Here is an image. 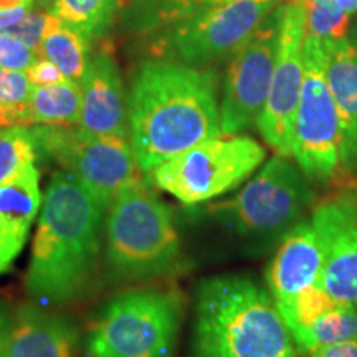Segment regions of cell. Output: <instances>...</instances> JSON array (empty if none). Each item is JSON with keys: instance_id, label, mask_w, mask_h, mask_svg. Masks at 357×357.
Returning a JSON list of instances; mask_svg holds the SVG:
<instances>
[{"instance_id": "obj_1", "label": "cell", "mask_w": 357, "mask_h": 357, "mask_svg": "<svg viewBox=\"0 0 357 357\" xmlns=\"http://www.w3.org/2000/svg\"><path fill=\"white\" fill-rule=\"evenodd\" d=\"M128 126L146 176L192 146L222 136L217 73L164 58L146 61L129 88Z\"/></svg>"}, {"instance_id": "obj_2", "label": "cell", "mask_w": 357, "mask_h": 357, "mask_svg": "<svg viewBox=\"0 0 357 357\" xmlns=\"http://www.w3.org/2000/svg\"><path fill=\"white\" fill-rule=\"evenodd\" d=\"M106 205L66 171L53 174L42 199L25 288L40 305L82 298L101 258Z\"/></svg>"}, {"instance_id": "obj_3", "label": "cell", "mask_w": 357, "mask_h": 357, "mask_svg": "<svg viewBox=\"0 0 357 357\" xmlns=\"http://www.w3.org/2000/svg\"><path fill=\"white\" fill-rule=\"evenodd\" d=\"M192 349L195 357H300L273 296L247 275L199 284Z\"/></svg>"}, {"instance_id": "obj_4", "label": "cell", "mask_w": 357, "mask_h": 357, "mask_svg": "<svg viewBox=\"0 0 357 357\" xmlns=\"http://www.w3.org/2000/svg\"><path fill=\"white\" fill-rule=\"evenodd\" d=\"M105 260L118 280H151L182 266L172 211L147 184L123 190L105 215Z\"/></svg>"}, {"instance_id": "obj_5", "label": "cell", "mask_w": 357, "mask_h": 357, "mask_svg": "<svg viewBox=\"0 0 357 357\" xmlns=\"http://www.w3.org/2000/svg\"><path fill=\"white\" fill-rule=\"evenodd\" d=\"M182 324V301L171 289L137 288L102 307L86 349L89 357H171Z\"/></svg>"}, {"instance_id": "obj_6", "label": "cell", "mask_w": 357, "mask_h": 357, "mask_svg": "<svg viewBox=\"0 0 357 357\" xmlns=\"http://www.w3.org/2000/svg\"><path fill=\"white\" fill-rule=\"evenodd\" d=\"M314 200L311 182L296 162L276 154L242 190L213 211L247 242L268 245L303 220Z\"/></svg>"}, {"instance_id": "obj_7", "label": "cell", "mask_w": 357, "mask_h": 357, "mask_svg": "<svg viewBox=\"0 0 357 357\" xmlns=\"http://www.w3.org/2000/svg\"><path fill=\"white\" fill-rule=\"evenodd\" d=\"M265 159L266 149L253 137L222 134L174 155L147 177L178 202L197 205L242 185Z\"/></svg>"}, {"instance_id": "obj_8", "label": "cell", "mask_w": 357, "mask_h": 357, "mask_svg": "<svg viewBox=\"0 0 357 357\" xmlns=\"http://www.w3.org/2000/svg\"><path fill=\"white\" fill-rule=\"evenodd\" d=\"M37 154L77 177L95 197L108 205L129 187L146 184L129 137L95 136L78 126L32 128Z\"/></svg>"}, {"instance_id": "obj_9", "label": "cell", "mask_w": 357, "mask_h": 357, "mask_svg": "<svg viewBox=\"0 0 357 357\" xmlns=\"http://www.w3.org/2000/svg\"><path fill=\"white\" fill-rule=\"evenodd\" d=\"M305 77L293 128L291 155L314 185L342 184L341 126L328 78L323 42L306 33Z\"/></svg>"}, {"instance_id": "obj_10", "label": "cell", "mask_w": 357, "mask_h": 357, "mask_svg": "<svg viewBox=\"0 0 357 357\" xmlns=\"http://www.w3.org/2000/svg\"><path fill=\"white\" fill-rule=\"evenodd\" d=\"M283 0H230L167 26L154 50L164 60L207 66L234 56Z\"/></svg>"}, {"instance_id": "obj_11", "label": "cell", "mask_w": 357, "mask_h": 357, "mask_svg": "<svg viewBox=\"0 0 357 357\" xmlns=\"http://www.w3.org/2000/svg\"><path fill=\"white\" fill-rule=\"evenodd\" d=\"M284 2L231 56L220 102V129L234 136L257 126L276 63Z\"/></svg>"}, {"instance_id": "obj_12", "label": "cell", "mask_w": 357, "mask_h": 357, "mask_svg": "<svg viewBox=\"0 0 357 357\" xmlns=\"http://www.w3.org/2000/svg\"><path fill=\"white\" fill-rule=\"evenodd\" d=\"M305 8L298 0H291L284 3L273 77L257 121L258 131L266 144L284 158H291L294 118L305 77Z\"/></svg>"}, {"instance_id": "obj_13", "label": "cell", "mask_w": 357, "mask_h": 357, "mask_svg": "<svg viewBox=\"0 0 357 357\" xmlns=\"http://www.w3.org/2000/svg\"><path fill=\"white\" fill-rule=\"evenodd\" d=\"M311 222L324 252L318 284L336 301L357 307V197L339 194L321 200Z\"/></svg>"}, {"instance_id": "obj_14", "label": "cell", "mask_w": 357, "mask_h": 357, "mask_svg": "<svg viewBox=\"0 0 357 357\" xmlns=\"http://www.w3.org/2000/svg\"><path fill=\"white\" fill-rule=\"evenodd\" d=\"M79 88L82 113L77 126L95 136L129 137L126 89L119 66L109 53L89 56Z\"/></svg>"}, {"instance_id": "obj_15", "label": "cell", "mask_w": 357, "mask_h": 357, "mask_svg": "<svg viewBox=\"0 0 357 357\" xmlns=\"http://www.w3.org/2000/svg\"><path fill=\"white\" fill-rule=\"evenodd\" d=\"M324 263L321 238L311 218H303L280 238L266 266V287L275 303H284L318 283Z\"/></svg>"}, {"instance_id": "obj_16", "label": "cell", "mask_w": 357, "mask_h": 357, "mask_svg": "<svg viewBox=\"0 0 357 357\" xmlns=\"http://www.w3.org/2000/svg\"><path fill=\"white\" fill-rule=\"evenodd\" d=\"M42 199L35 162L0 184V276L10 270L24 252Z\"/></svg>"}, {"instance_id": "obj_17", "label": "cell", "mask_w": 357, "mask_h": 357, "mask_svg": "<svg viewBox=\"0 0 357 357\" xmlns=\"http://www.w3.org/2000/svg\"><path fill=\"white\" fill-rule=\"evenodd\" d=\"M326 78L341 126L342 184L357 178V45L349 38L323 42Z\"/></svg>"}, {"instance_id": "obj_18", "label": "cell", "mask_w": 357, "mask_h": 357, "mask_svg": "<svg viewBox=\"0 0 357 357\" xmlns=\"http://www.w3.org/2000/svg\"><path fill=\"white\" fill-rule=\"evenodd\" d=\"M78 337L77 326L68 318L24 305L10 316L3 357H75Z\"/></svg>"}, {"instance_id": "obj_19", "label": "cell", "mask_w": 357, "mask_h": 357, "mask_svg": "<svg viewBox=\"0 0 357 357\" xmlns=\"http://www.w3.org/2000/svg\"><path fill=\"white\" fill-rule=\"evenodd\" d=\"M25 123L75 126L82 113V88L79 83L63 79L47 86H35L24 105Z\"/></svg>"}, {"instance_id": "obj_20", "label": "cell", "mask_w": 357, "mask_h": 357, "mask_svg": "<svg viewBox=\"0 0 357 357\" xmlns=\"http://www.w3.org/2000/svg\"><path fill=\"white\" fill-rule=\"evenodd\" d=\"M89 38L65 25L55 13H50L45 29L40 56L50 60L70 82L79 83L89 61Z\"/></svg>"}, {"instance_id": "obj_21", "label": "cell", "mask_w": 357, "mask_h": 357, "mask_svg": "<svg viewBox=\"0 0 357 357\" xmlns=\"http://www.w3.org/2000/svg\"><path fill=\"white\" fill-rule=\"evenodd\" d=\"M225 2L230 0H136L123 7L124 20L132 32H155Z\"/></svg>"}, {"instance_id": "obj_22", "label": "cell", "mask_w": 357, "mask_h": 357, "mask_svg": "<svg viewBox=\"0 0 357 357\" xmlns=\"http://www.w3.org/2000/svg\"><path fill=\"white\" fill-rule=\"evenodd\" d=\"M121 10L119 0H55L52 12L86 38L105 35Z\"/></svg>"}, {"instance_id": "obj_23", "label": "cell", "mask_w": 357, "mask_h": 357, "mask_svg": "<svg viewBox=\"0 0 357 357\" xmlns=\"http://www.w3.org/2000/svg\"><path fill=\"white\" fill-rule=\"evenodd\" d=\"M349 339H357V307L341 303L334 310L321 316L294 342L301 356L316 347L349 341Z\"/></svg>"}, {"instance_id": "obj_24", "label": "cell", "mask_w": 357, "mask_h": 357, "mask_svg": "<svg viewBox=\"0 0 357 357\" xmlns=\"http://www.w3.org/2000/svg\"><path fill=\"white\" fill-rule=\"evenodd\" d=\"M341 303L334 300L323 287L318 283L311 284L310 288L303 289L300 294L291 298L284 303H276L278 310L283 316L284 323L293 334V339L296 341L307 328L318 321L321 316L329 312Z\"/></svg>"}, {"instance_id": "obj_25", "label": "cell", "mask_w": 357, "mask_h": 357, "mask_svg": "<svg viewBox=\"0 0 357 357\" xmlns=\"http://www.w3.org/2000/svg\"><path fill=\"white\" fill-rule=\"evenodd\" d=\"M37 147L29 126H12L0 131V184L20 169L37 162Z\"/></svg>"}, {"instance_id": "obj_26", "label": "cell", "mask_w": 357, "mask_h": 357, "mask_svg": "<svg viewBox=\"0 0 357 357\" xmlns=\"http://www.w3.org/2000/svg\"><path fill=\"white\" fill-rule=\"evenodd\" d=\"M52 10L47 8H35V10H29L25 13V17L22 20L17 22L15 25L8 26L3 32L13 35L15 38H19L22 43H25L26 47L32 48V50L40 56V48H42V40L45 29H47L48 19H50Z\"/></svg>"}, {"instance_id": "obj_27", "label": "cell", "mask_w": 357, "mask_h": 357, "mask_svg": "<svg viewBox=\"0 0 357 357\" xmlns=\"http://www.w3.org/2000/svg\"><path fill=\"white\" fill-rule=\"evenodd\" d=\"M33 84L26 77V71L0 68V105L22 106L29 101Z\"/></svg>"}, {"instance_id": "obj_28", "label": "cell", "mask_w": 357, "mask_h": 357, "mask_svg": "<svg viewBox=\"0 0 357 357\" xmlns=\"http://www.w3.org/2000/svg\"><path fill=\"white\" fill-rule=\"evenodd\" d=\"M37 56V53L19 38L0 30V68L25 71Z\"/></svg>"}, {"instance_id": "obj_29", "label": "cell", "mask_w": 357, "mask_h": 357, "mask_svg": "<svg viewBox=\"0 0 357 357\" xmlns=\"http://www.w3.org/2000/svg\"><path fill=\"white\" fill-rule=\"evenodd\" d=\"M25 71L33 86H47V84H55L66 79L61 71L45 56H37V60Z\"/></svg>"}, {"instance_id": "obj_30", "label": "cell", "mask_w": 357, "mask_h": 357, "mask_svg": "<svg viewBox=\"0 0 357 357\" xmlns=\"http://www.w3.org/2000/svg\"><path fill=\"white\" fill-rule=\"evenodd\" d=\"M301 357H357V339L316 347L301 354Z\"/></svg>"}, {"instance_id": "obj_31", "label": "cell", "mask_w": 357, "mask_h": 357, "mask_svg": "<svg viewBox=\"0 0 357 357\" xmlns=\"http://www.w3.org/2000/svg\"><path fill=\"white\" fill-rule=\"evenodd\" d=\"M12 126H26L24 105L22 106L0 105V131Z\"/></svg>"}, {"instance_id": "obj_32", "label": "cell", "mask_w": 357, "mask_h": 357, "mask_svg": "<svg viewBox=\"0 0 357 357\" xmlns=\"http://www.w3.org/2000/svg\"><path fill=\"white\" fill-rule=\"evenodd\" d=\"M8 329H10V316L0 307V357L6 356Z\"/></svg>"}, {"instance_id": "obj_33", "label": "cell", "mask_w": 357, "mask_h": 357, "mask_svg": "<svg viewBox=\"0 0 357 357\" xmlns=\"http://www.w3.org/2000/svg\"><path fill=\"white\" fill-rule=\"evenodd\" d=\"M26 12L29 10H25V8H20V10H10V12H0V30H7L8 26L15 25L17 22L24 19Z\"/></svg>"}, {"instance_id": "obj_34", "label": "cell", "mask_w": 357, "mask_h": 357, "mask_svg": "<svg viewBox=\"0 0 357 357\" xmlns=\"http://www.w3.org/2000/svg\"><path fill=\"white\" fill-rule=\"evenodd\" d=\"M33 6V0H0V12H10V10H30Z\"/></svg>"}, {"instance_id": "obj_35", "label": "cell", "mask_w": 357, "mask_h": 357, "mask_svg": "<svg viewBox=\"0 0 357 357\" xmlns=\"http://www.w3.org/2000/svg\"><path fill=\"white\" fill-rule=\"evenodd\" d=\"M334 3L339 10L349 13V15L357 12V0H334Z\"/></svg>"}, {"instance_id": "obj_36", "label": "cell", "mask_w": 357, "mask_h": 357, "mask_svg": "<svg viewBox=\"0 0 357 357\" xmlns=\"http://www.w3.org/2000/svg\"><path fill=\"white\" fill-rule=\"evenodd\" d=\"M37 3H38V7L47 8V10H52V7H53V3H55V0H37Z\"/></svg>"}, {"instance_id": "obj_37", "label": "cell", "mask_w": 357, "mask_h": 357, "mask_svg": "<svg viewBox=\"0 0 357 357\" xmlns=\"http://www.w3.org/2000/svg\"><path fill=\"white\" fill-rule=\"evenodd\" d=\"M119 2H121V8H123V7H126V6H129V3L136 2V0H119Z\"/></svg>"}]
</instances>
